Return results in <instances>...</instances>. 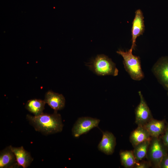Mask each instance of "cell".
<instances>
[{
  "label": "cell",
  "mask_w": 168,
  "mask_h": 168,
  "mask_svg": "<svg viewBox=\"0 0 168 168\" xmlns=\"http://www.w3.org/2000/svg\"><path fill=\"white\" fill-rule=\"evenodd\" d=\"M138 94L140 100L139 104L135 109V122L138 126H143L153 117L141 92L139 91Z\"/></svg>",
  "instance_id": "obj_6"
},
{
  "label": "cell",
  "mask_w": 168,
  "mask_h": 168,
  "mask_svg": "<svg viewBox=\"0 0 168 168\" xmlns=\"http://www.w3.org/2000/svg\"><path fill=\"white\" fill-rule=\"evenodd\" d=\"M168 152L160 137H151L146 158L153 168H160L162 158Z\"/></svg>",
  "instance_id": "obj_3"
},
{
  "label": "cell",
  "mask_w": 168,
  "mask_h": 168,
  "mask_svg": "<svg viewBox=\"0 0 168 168\" xmlns=\"http://www.w3.org/2000/svg\"><path fill=\"white\" fill-rule=\"evenodd\" d=\"M100 120L90 117H82L78 118L72 128V133L75 138L79 137L95 127H98Z\"/></svg>",
  "instance_id": "obj_5"
},
{
  "label": "cell",
  "mask_w": 168,
  "mask_h": 168,
  "mask_svg": "<svg viewBox=\"0 0 168 168\" xmlns=\"http://www.w3.org/2000/svg\"><path fill=\"white\" fill-rule=\"evenodd\" d=\"M46 103L44 100L34 99L28 100L25 105V108L30 113L37 116L43 113Z\"/></svg>",
  "instance_id": "obj_15"
},
{
  "label": "cell",
  "mask_w": 168,
  "mask_h": 168,
  "mask_svg": "<svg viewBox=\"0 0 168 168\" xmlns=\"http://www.w3.org/2000/svg\"><path fill=\"white\" fill-rule=\"evenodd\" d=\"M151 137L146 128L142 126L138 127L132 131L129 136V141L133 147L143 142L150 140Z\"/></svg>",
  "instance_id": "obj_14"
},
{
  "label": "cell",
  "mask_w": 168,
  "mask_h": 168,
  "mask_svg": "<svg viewBox=\"0 0 168 168\" xmlns=\"http://www.w3.org/2000/svg\"><path fill=\"white\" fill-rule=\"evenodd\" d=\"M133 49L131 48L126 51L119 50L116 52L123 57L124 68L131 78L139 81L144 78V75L141 68L139 57L133 54Z\"/></svg>",
  "instance_id": "obj_2"
},
{
  "label": "cell",
  "mask_w": 168,
  "mask_h": 168,
  "mask_svg": "<svg viewBox=\"0 0 168 168\" xmlns=\"http://www.w3.org/2000/svg\"><path fill=\"white\" fill-rule=\"evenodd\" d=\"M116 145V138L111 132H102V137L98 148L99 150L107 155H112Z\"/></svg>",
  "instance_id": "obj_9"
},
{
  "label": "cell",
  "mask_w": 168,
  "mask_h": 168,
  "mask_svg": "<svg viewBox=\"0 0 168 168\" xmlns=\"http://www.w3.org/2000/svg\"><path fill=\"white\" fill-rule=\"evenodd\" d=\"M121 164L126 168H133L137 162L133 150H121L119 152Z\"/></svg>",
  "instance_id": "obj_16"
},
{
  "label": "cell",
  "mask_w": 168,
  "mask_h": 168,
  "mask_svg": "<svg viewBox=\"0 0 168 168\" xmlns=\"http://www.w3.org/2000/svg\"><path fill=\"white\" fill-rule=\"evenodd\" d=\"M143 13L140 9L137 10L132 22L131 29L132 45L131 48L133 49L138 37L142 35L144 31L145 26Z\"/></svg>",
  "instance_id": "obj_7"
},
{
  "label": "cell",
  "mask_w": 168,
  "mask_h": 168,
  "mask_svg": "<svg viewBox=\"0 0 168 168\" xmlns=\"http://www.w3.org/2000/svg\"><path fill=\"white\" fill-rule=\"evenodd\" d=\"M11 146V145L7 146L0 151V168H14L20 167Z\"/></svg>",
  "instance_id": "obj_11"
},
{
  "label": "cell",
  "mask_w": 168,
  "mask_h": 168,
  "mask_svg": "<svg viewBox=\"0 0 168 168\" xmlns=\"http://www.w3.org/2000/svg\"><path fill=\"white\" fill-rule=\"evenodd\" d=\"M11 148L20 167L26 168L30 166L34 160L30 152L26 150L22 146L19 147L12 146Z\"/></svg>",
  "instance_id": "obj_13"
},
{
  "label": "cell",
  "mask_w": 168,
  "mask_h": 168,
  "mask_svg": "<svg viewBox=\"0 0 168 168\" xmlns=\"http://www.w3.org/2000/svg\"><path fill=\"white\" fill-rule=\"evenodd\" d=\"M160 137L168 150V126L165 133Z\"/></svg>",
  "instance_id": "obj_19"
},
{
  "label": "cell",
  "mask_w": 168,
  "mask_h": 168,
  "mask_svg": "<svg viewBox=\"0 0 168 168\" xmlns=\"http://www.w3.org/2000/svg\"><path fill=\"white\" fill-rule=\"evenodd\" d=\"M168 126L166 120H159L153 118L143 126L151 137L158 138L165 133Z\"/></svg>",
  "instance_id": "obj_10"
},
{
  "label": "cell",
  "mask_w": 168,
  "mask_h": 168,
  "mask_svg": "<svg viewBox=\"0 0 168 168\" xmlns=\"http://www.w3.org/2000/svg\"><path fill=\"white\" fill-rule=\"evenodd\" d=\"M152 167L150 163L148 161L143 160L137 162L134 166V168H148Z\"/></svg>",
  "instance_id": "obj_18"
},
{
  "label": "cell",
  "mask_w": 168,
  "mask_h": 168,
  "mask_svg": "<svg viewBox=\"0 0 168 168\" xmlns=\"http://www.w3.org/2000/svg\"><path fill=\"white\" fill-rule=\"evenodd\" d=\"M150 140L141 142L133 147V153L137 162L146 158Z\"/></svg>",
  "instance_id": "obj_17"
},
{
  "label": "cell",
  "mask_w": 168,
  "mask_h": 168,
  "mask_svg": "<svg viewBox=\"0 0 168 168\" xmlns=\"http://www.w3.org/2000/svg\"><path fill=\"white\" fill-rule=\"evenodd\" d=\"M153 70L161 83L168 90V58L160 59L155 64Z\"/></svg>",
  "instance_id": "obj_8"
},
{
  "label": "cell",
  "mask_w": 168,
  "mask_h": 168,
  "mask_svg": "<svg viewBox=\"0 0 168 168\" xmlns=\"http://www.w3.org/2000/svg\"><path fill=\"white\" fill-rule=\"evenodd\" d=\"M160 168H168V152L162 158Z\"/></svg>",
  "instance_id": "obj_20"
},
{
  "label": "cell",
  "mask_w": 168,
  "mask_h": 168,
  "mask_svg": "<svg viewBox=\"0 0 168 168\" xmlns=\"http://www.w3.org/2000/svg\"><path fill=\"white\" fill-rule=\"evenodd\" d=\"M26 119L36 131L46 135L60 132L63 127L61 116L57 111L37 116L27 114Z\"/></svg>",
  "instance_id": "obj_1"
},
{
  "label": "cell",
  "mask_w": 168,
  "mask_h": 168,
  "mask_svg": "<svg viewBox=\"0 0 168 168\" xmlns=\"http://www.w3.org/2000/svg\"><path fill=\"white\" fill-rule=\"evenodd\" d=\"M91 69L98 75H118V70L111 59L104 54L97 55L89 65Z\"/></svg>",
  "instance_id": "obj_4"
},
{
  "label": "cell",
  "mask_w": 168,
  "mask_h": 168,
  "mask_svg": "<svg viewBox=\"0 0 168 168\" xmlns=\"http://www.w3.org/2000/svg\"><path fill=\"white\" fill-rule=\"evenodd\" d=\"M167 94H168V93H167Z\"/></svg>",
  "instance_id": "obj_21"
},
{
  "label": "cell",
  "mask_w": 168,
  "mask_h": 168,
  "mask_svg": "<svg viewBox=\"0 0 168 168\" xmlns=\"http://www.w3.org/2000/svg\"><path fill=\"white\" fill-rule=\"evenodd\" d=\"M44 100L46 104L54 111H57L63 109L65 105V100L64 96L51 90L46 92Z\"/></svg>",
  "instance_id": "obj_12"
}]
</instances>
